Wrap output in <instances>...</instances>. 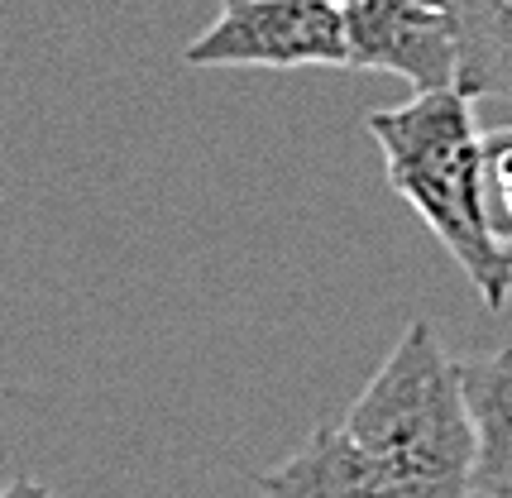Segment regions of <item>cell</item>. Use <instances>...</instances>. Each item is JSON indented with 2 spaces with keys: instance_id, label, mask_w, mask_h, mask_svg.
Returning <instances> with one entry per match:
<instances>
[{
  "instance_id": "1",
  "label": "cell",
  "mask_w": 512,
  "mask_h": 498,
  "mask_svg": "<svg viewBox=\"0 0 512 498\" xmlns=\"http://www.w3.org/2000/svg\"><path fill=\"white\" fill-rule=\"evenodd\" d=\"M388 182L426 221L479 302L498 312L512 297V245L493 216L489 154L474 130V101L460 87L412 96L407 106L369 111Z\"/></svg>"
},
{
  "instance_id": "2",
  "label": "cell",
  "mask_w": 512,
  "mask_h": 498,
  "mask_svg": "<svg viewBox=\"0 0 512 498\" xmlns=\"http://www.w3.org/2000/svg\"><path fill=\"white\" fill-rule=\"evenodd\" d=\"M340 427L402 498H474V412L465 364L431 321H407L393 355L364 384Z\"/></svg>"
},
{
  "instance_id": "3",
  "label": "cell",
  "mask_w": 512,
  "mask_h": 498,
  "mask_svg": "<svg viewBox=\"0 0 512 498\" xmlns=\"http://www.w3.org/2000/svg\"><path fill=\"white\" fill-rule=\"evenodd\" d=\"M187 68H350L345 10L331 0H230L182 53Z\"/></svg>"
},
{
  "instance_id": "4",
  "label": "cell",
  "mask_w": 512,
  "mask_h": 498,
  "mask_svg": "<svg viewBox=\"0 0 512 498\" xmlns=\"http://www.w3.org/2000/svg\"><path fill=\"white\" fill-rule=\"evenodd\" d=\"M350 68L393 72L417 96L450 91L460 77L455 20L446 0H350L345 5Z\"/></svg>"
},
{
  "instance_id": "5",
  "label": "cell",
  "mask_w": 512,
  "mask_h": 498,
  "mask_svg": "<svg viewBox=\"0 0 512 498\" xmlns=\"http://www.w3.org/2000/svg\"><path fill=\"white\" fill-rule=\"evenodd\" d=\"M264 498H402L345 427H316L278 470L259 475Z\"/></svg>"
},
{
  "instance_id": "6",
  "label": "cell",
  "mask_w": 512,
  "mask_h": 498,
  "mask_svg": "<svg viewBox=\"0 0 512 498\" xmlns=\"http://www.w3.org/2000/svg\"><path fill=\"white\" fill-rule=\"evenodd\" d=\"M465 393L479 436L474 494L512 498V345L465 364Z\"/></svg>"
},
{
  "instance_id": "7",
  "label": "cell",
  "mask_w": 512,
  "mask_h": 498,
  "mask_svg": "<svg viewBox=\"0 0 512 498\" xmlns=\"http://www.w3.org/2000/svg\"><path fill=\"white\" fill-rule=\"evenodd\" d=\"M455 20L460 77L455 87L469 101H508L512 106V0H446Z\"/></svg>"
},
{
  "instance_id": "8",
  "label": "cell",
  "mask_w": 512,
  "mask_h": 498,
  "mask_svg": "<svg viewBox=\"0 0 512 498\" xmlns=\"http://www.w3.org/2000/svg\"><path fill=\"white\" fill-rule=\"evenodd\" d=\"M484 154H489V187L503 216H508V230H512V130H493L484 135Z\"/></svg>"
},
{
  "instance_id": "9",
  "label": "cell",
  "mask_w": 512,
  "mask_h": 498,
  "mask_svg": "<svg viewBox=\"0 0 512 498\" xmlns=\"http://www.w3.org/2000/svg\"><path fill=\"white\" fill-rule=\"evenodd\" d=\"M0 498H53V489L48 484H39V479H10V484H0Z\"/></svg>"
},
{
  "instance_id": "10",
  "label": "cell",
  "mask_w": 512,
  "mask_h": 498,
  "mask_svg": "<svg viewBox=\"0 0 512 498\" xmlns=\"http://www.w3.org/2000/svg\"><path fill=\"white\" fill-rule=\"evenodd\" d=\"M225 5H230V0H225ZM331 5H340V10H345V5H350V0H331Z\"/></svg>"
}]
</instances>
